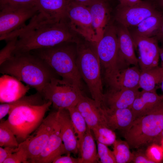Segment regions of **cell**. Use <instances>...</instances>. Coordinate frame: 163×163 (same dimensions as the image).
I'll list each match as a JSON object with an SVG mask.
<instances>
[{
	"instance_id": "cell-1",
	"label": "cell",
	"mask_w": 163,
	"mask_h": 163,
	"mask_svg": "<svg viewBox=\"0 0 163 163\" xmlns=\"http://www.w3.org/2000/svg\"><path fill=\"white\" fill-rule=\"evenodd\" d=\"M17 37L13 55L69 42L77 43L82 37L70 27L68 20L54 22L44 18L38 13L27 25L5 37L8 40Z\"/></svg>"
},
{
	"instance_id": "cell-2",
	"label": "cell",
	"mask_w": 163,
	"mask_h": 163,
	"mask_svg": "<svg viewBox=\"0 0 163 163\" xmlns=\"http://www.w3.org/2000/svg\"><path fill=\"white\" fill-rule=\"evenodd\" d=\"M0 72L15 77L40 94L57 75L43 59L30 52L14 55L0 65Z\"/></svg>"
},
{
	"instance_id": "cell-3",
	"label": "cell",
	"mask_w": 163,
	"mask_h": 163,
	"mask_svg": "<svg viewBox=\"0 0 163 163\" xmlns=\"http://www.w3.org/2000/svg\"><path fill=\"white\" fill-rule=\"evenodd\" d=\"M97 42L82 37L76 43V63L82 79L87 84L92 99L101 107L104 95L101 75V62L97 51Z\"/></svg>"
},
{
	"instance_id": "cell-4",
	"label": "cell",
	"mask_w": 163,
	"mask_h": 163,
	"mask_svg": "<svg viewBox=\"0 0 163 163\" xmlns=\"http://www.w3.org/2000/svg\"><path fill=\"white\" fill-rule=\"evenodd\" d=\"M63 42L55 46L31 51L45 61L62 78L70 81L82 88V78L76 63V45Z\"/></svg>"
},
{
	"instance_id": "cell-5",
	"label": "cell",
	"mask_w": 163,
	"mask_h": 163,
	"mask_svg": "<svg viewBox=\"0 0 163 163\" xmlns=\"http://www.w3.org/2000/svg\"><path fill=\"white\" fill-rule=\"evenodd\" d=\"M52 103L41 104H26L11 109L4 123L15 136L19 143L25 140L41 124Z\"/></svg>"
},
{
	"instance_id": "cell-6",
	"label": "cell",
	"mask_w": 163,
	"mask_h": 163,
	"mask_svg": "<svg viewBox=\"0 0 163 163\" xmlns=\"http://www.w3.org/2000/svg\"><path fill=\"white\" fill-rule=\"evenodd\" d=\"M163 130V100L149 113L134 120L125 132L130 147L138 148L151 142Z\"/></svg>"
},
{
	"instance_id": "cell-7",
	"label": "cell",
	"mask_w": 163,
	"mask_h": 163,
	"mask_svg": "<svg viewBox=\"0 0 163 163\" xmlns=\"http://www.w3.org/2000/svg\"><path fill=\"white\" fill-rule=\"evenodd\" d=\"M81 89L73 82L54 78L43 88L41 94L50 101L54 108L67 109L76 106L82 95Z\"/></svg>"
},
{
	"instance_id": "cell-8",
	"label": "cell",
	"mask_w": 163,
	"mask_h": 163,
	"mask_svg": "<svg viewBox=\"0 0 163 163\" xmlns=\"http://www.w3.org/2000/svg\"><path fill=\"white\" fill-rule=\"evenodd\" d=\"M97 49L101 64L104 67L106 82L121 69L117 34L115 24L111 22L106 28L97 43Z\"/></svg>"
},
{
	"instance_id": "cell-9",
	"label": "cell",
	"mask_w": 163,
	"mask_h": 163,
	"mask_svg": "<svg viewBox=\"0 0 163 163\" xmlns=\"http://www.w3.org/2000/svg\"><path fill=\"white\" fill-rule=\"evenodd\" d=\"M57 112H50L39 126L18 147L25 154L29 163L36 158L46 146L56 120Z\"/></svg>"
},
{
	"instance_id": "cell-10",
	"label": "cell",
	"mask_w": 163,
	"mask_h": 163,
	"mask_svg": "<svg viewBox=\"0 0 163 163\" xmlns=\"http://www.w3.org/2000/svg\"><path fill=\"white\" fill-rule=\"evenodd\" d=\"M38 12L36 5L0 8V39L24 27L26 21Z\"/></svg>"
},
{
	"instance_id": "cell-11",
	"label": "cell",
	"mask_w": 163,
	"mask_h": 163,
	"mask_svg": "<svg viewBox=\"0 0 163 163\" xmlns=\"http://www.w3.org/2000/svg\"><path fill=\"white\" fill-rule=\"evenodd\" d=\"M66 16L70 27L75 33L86 40L97 43L87 6L69 0Z\"/></svg>"
},
{
	"instance_id": "cell-12",
	"label": "cell",
	"mask_w": 163,
	"mask_h": 163,
	"mask_svg": "<svg viewBox=\"0 0 163 163\" xmlns=\"http://www.w3.org/2000/svg\"><path fill=\"white\" fill-rule=\"evenodd\" d=\"M158 11L152 0H142L133 5L117 6L115 19L117 23L129 28L135 27Z\"/></svg>"
},
{
	"instance_id": "cell-13",
	"label": "cell",
	"mask_w": 163,
	"mask_h": 163,
	"mask_svg": "<svg viewBox=\"0 0 163 163\" xmlns=\"http://www.w3.org/2000/svg\"><path fill=\"white\" fill-rule=\"evenodd\" d=\"M130 32L133 40L135 47L138 50L139 64L141 72L158 66L160 48L156 38L154 37L142 36Z\"/></svg>"
},
{
	"instance_id": "cell-14",
	"label": "cell",
	"mask_w": 163,
	"mask_h": 163,
	"mask_svg": "<svg viewBox=\"0 0 163 163\" xmlns=\"http://www.w3.org/2000/svg\"><path fill=\"white\" fill-rule=\"evenodd\" d=\"M87 6L91 16L92 26L98 42L111 22L110 7L108 0H94Z\"/></svg>"
},
{
	"instance_id": "cell-15",
	"label": "cell",
	"mask_w": 163,
	"mask_h": 163,
	"mask_svg": "<svg viewBox=\"0 0 163 163\" xmlns=\"http://www.w3.org/2000/svg\"><path fill=\"white\" fill-rule=\"evenodd\" d=\"M140 92L138 88L110 89L104 94L101 107L112 109L130 108Z\"/></svg>"
},
{
	"instance_id": "cell-16",
	"label": "cell",
	"mask_w": 163,
	"mask_h": 163,
	"mask_svg": "<svg viewBox=\"0 0 163 163\" xmlns=\"http://www.w3.org/2000/svg\"><path fill=\"white\" fill-rule=\"evenodd\" d=\"M56 120L66 150L68 153L77 154L79 152L78 139L68 110H57Z\"/></svg>"
},
{
	"instance_id": "cell-17",
	"label": "cell",
	"mask_w": 163,
	"mask_h": 163,
	"mask_svg": "<svg viewBox=\"0 0 163 163\" xmlns=\"http://www.w3.org/2000/svg\"><path fill=\"white\" fill-rule=\"evenodd\" d=\"M68 153L61 138L59 126L56 120L53 130L44 148L38 156L31 163H52L56 157Z\"/></svg>"
},
{
	"instance_id": "cell-18",
	"label": "cell",
	"mask_w": 163,
	"mask_h": 163,
	"mask_svg": "<svg viewBox=\"0 0 163 163\" xmlns=\"http://www.w3.org/2000/svg\"><path fill=\"white\" fill-rule=\"evenodd\" d=\"M15 77L3 74L0 78V102L9 103L25 95L30 88Z\"/></svg>"
},
{
	"instance_id": "cell-19",
	"label": "cell",
	"mask_w": 163,
	"mask_h": 163,
	"mask_svg": "<svg viewBox=\"0 0 163 163\" xmlns=\"http://www.w3.org/2000/svg\"><path fill=\"white\" fill-rule=\"evenodd\" d=\"M101 108L106 126L113 131L126 130L135 119L130 108L112 109L101 107Z\"/></svg>"
},
{
	"instance_id": "cell-20",
	"label": "cell",
	"mask_w": 163,
	"mask_h": 163,
	"mask_svg": "<svg viewBox=\"0 0 163 163\" xmlns=\"http://www.w3.org/2000/svg\"><path fill=\"white\" fill-rule=\"evenodd\" d=\"M115 25L120 60L126 64L137 66L139 59L135 54L134 42L129 30L127 27L118 23Z\"/></svg>"
},
{
	"instance_id": "cell-21",
	"label": "cell",
	"mask_w": 163,
	"mask_h": 163,
	"mask_svg": "<svg viewBox=\"0 0 163 163\" xmlns=\"http://www.w3.org/2000/svg\"><path fill=\"white\" fill-rule=\"evenodd\" d=\"M69 0H37L38 13L44 18L58 22L66 20V10Z\"/></svg>"
},
{
	"instance_id": "cell-22",
	"label": "cell",
	"mask_w": 163,
	"mask_h": 163,
	"mask_svg": "<svg viewBox=\"0 0 163 163\" xmlns=\"http://www.w3.org/2000/svg\"><path fill=\"white\" fill-rule=\"evenodd\" d=\"M76 107L85 119L87 126L91 129L100 125L106 126L101 107L98 106L93 99L82 95Z\"/></svg>"
},
{
	"instance_id": "cell-23",
	"label": "cell",
	"mask_w": 163,
	"mask_h": 163,
	"mask_svg": "<svg viewBox=\"0 0 163 163\" xmlns=\"http://www.w3.org/2000/svg\"><path fill=\"white\" fill-rule=\"evenodd\" d=\"M141 71L137 66L120 69L107 82L110 89L138 88Z\"/></svg>"
},
{
	"instance_id": "cell-24",
	"label": "cell",
	"mask_w": 163,
	"mask_h": 163,
	"mask_svg": "<svg viewBox=\"0 0 163 163\" xmlns=\"http://www.w3.org/2000/svg\"><path fill=\"white\" fill-rule=\"evenodd\" d=\"M163 100V95L156 91L142 90L134 100L130 108L135 119L149 113Z\"/></svg>"
},
{
	"instance_id": "cell-25",
	"label": "cell",
	"mask_w": 163,
	"mask_h": 163,
	"mask_svg": "<svg viewBox=\"0 0 163 163\" xmlns=\"http://www.w3.org/2000/svg\"><path fill=\"white\" fill-rule=\"evenodd\" d=\"M91 131L87 126L79 152L81 155L78 158L79 163H99L97 149Z\"/></svg>"
},
{
	"instance_id": "cell-26",
	"label": "cell",
	"mask_w": 163,
	"mask_h": 163,
	"mask_svg": "<svg viewBox=\"0 0 163 163\" xmlns=\"http://www.w3.org/2000/svg\"><path fill=\"white\" fill-rule=\"evenodd\" d=\"M163 14L158 11L146 18L132 30L133 33L142 36L152 37L155 36L160 27Z\"/></svg>"
},
{
	"instance_id": "cell-27",
	"label": "cell",
	"mask_w": 163,
	"mask_h": 163,
	"mask_svg": "<svg viewBox=\"0 0 163 163\" xmlns=\"http://www.w3.org/2000/svg\"><path fill=\"white\" fill-rule=\"evenodd\" d=\"M163 80V67L158 66L150 69L141 72L139 88L142 90L156 91L155 87Z\"/></svg>"
},
{
	"instance_id": "cell-28",
	"label": "cell",
	"mask_w": 163,
	"mask_h": 163,
	"mask_svg": "<svg viewBox=\"0 0 163 163\" xmlns=\"http://www.w3.org/2000/svg\"><path fill=\"white\" fill-rule=\"evenodd\" d=\"M47 101L42 95L37 92L36 93L29 96L23 97L18 100L9 103H1L0 105V120L2 119L14 107L21 104H41Z\"/></svg>"
},
{
	"instance_id": "cell-29",
	"label": "cell",
	"mask_w": 163,
	"mask_h": 163,
	"mask_svg": "<svg viewBox=\"0 0 163 163\" xmlns=\"http://www.w3.org/2000/svg\"><path fill=\"white\" fill-rule=\"evenodd\" d=\"M74 127L78 141L79 152L87 129L86 123L76 106L67 109Z\"/></svg>"
},
{
	"instance_id": "cell-30",
	"label": "cell",
	"mask_w": 163,
	"mask_h": 163,
	"mask_svg": "<svg viewBox=\"0 0 163 163\" xmlns=\"http://www.w3.org/2000/svg\"><path fill=\"white\" fill-rule=\"evenodd\" d=\"M113 145V152L117 163H126L132 161L133 154L130 152V146L126 141L116 139Z\"/></svg>"
},
{
	"instance_id": "cell-31",
	"label": "cell",
	"mask_w": 163,
	"mask_h": 163,
	"mask_svg": "<svg viewBox=\"0 0 163 163\" xmlns=\"http://www.w3.org/2000/svg\"><path fill=\"white\" fill-rule=\"evenodd\" d=\"M91 129L96 141L107 145H113L116 140L114 131L104 125H100Z\"/></svg>"
},
{
	"instance_id": "cell-32",
	"label": "cell",
	"mask_w": 163,
	"mask_h": 163,
	"mask_svg": "<svg viewBox=\"0 0 163 163\" xmlns=\"http://www.w3.org/2000/svg\"><path fill=\"white\" fill-rule=\"evenodd\" d=\"M17 139L13 132L4 123H0V146L2 147L18 148L19 145Z\"/></svg>"
},
{
	"instance_id": "cell-33",
	"label": "cell",
	"mask_w": 163,
	"mask_h": 163,
	"mask_svg": "<svg viewBox=\"0 0 163 163\" xmlns=\"http://www.w3.org/2000/svg\"><path fill=\"white\" fill-rule=\"evenodd\" d=\"M99 163H117L113 151L107 145L96 141Z\"/></svg>"
},
{
	"instance_id": "cell-34",
	"label": "cell",
	"mask_w": 163,
	"mask_h": 163,
	"mask_svg": "<svg viewBox=\"0 0 163 163\" xmlns=\"http://www.w3.org/2000/svg\"><path fill=\"white\" fill-rule=\"evenodd\" d=\"M18 37H14L7 41V44L0 51V65L11 58L13 55Z\"/></svg>"
},
{
	"instance_id": "cell-35",
	"label": "cell",
	"mask_w": 163,
	"mask_h": 163,
	"mask_svg": "<svg viewBox=\"0 0 163 163\" xmlns=\"http://www.w3.org/2000/svg\"><path fill=\"white\" fill-rule=\"evenodd\" d=\"M145 152L148 157L154 163H159L163 160V149L156 143L149 146Z\"/></svg>"
},
{
	"instance_id": "cell-36",
	"label": "cell",
	"mask_w": 163,
	"mask_h": 163,
	"mask_svg": "<svg viewBox=\"0 0 163 163\" xmlns=\"http://www.w3.org/2000/svg\"><path fill=\"white\" fill-rule=\"evenodd\" d=\"M37 0H0V8L7 6H26L36 5Z\"/></svg>"
},
{
	"instance_id": "cell-37",
	"label": "cell",
	"mask_w": 163,
	"mask_h": 163,
	"mask_svg": "<svg viewBox=\"0 0 163 163\" xmlns=\"http://www.w3.org/2000/svg\"><path fill=\"white\" fill-rule=\"evenodd\" d=\"M18 148V150L11 155L3 163H29L25 154L22 150Z\"/></svg>"
},
{
	"instance_id": "cell-38",
	"label": "cell",
	"mask_w": 163,
	"mask_h": 163,
	"mask_svg": "<svg viewBox=\"0 0 163 163\" xmlns=\"http://www.w3.org/2000/svg\"><path fill=\"white\" fill-rule=\"evenodd\" d=\"M133 158L132 160L135 163H154L147 155L146 152L142 150H138L133 152Z\"/></svg>"
},
{
	"instance_id": "cell-39",
	"label": "cell",
	"mask_w": 163,
	"mask_h": 163,
	"mask_svg": "<svg viewBox=\"0 0 163 163\" xmlns=\"http://www.w3.org/2000/svg\"><path fill=\"white\" fill-rule=\"evenodd\" d=\"M53 163H79V159L74 158L71 155V153H68L64 156L60 155L55 158Z\"/></svg>"
},
{
	"instance_id": "cell-40",
	"label": "cell",
	"mask_w": 163,
	"mask_h": 163,
	"mask_svg": "<svg viewBox=\"0 0 163 163\" xmlns=\"http://www.w3.org/2000/svg\"><path fill=\"white\" fill-rule=\"evenodd\" d=\"M18 148L9 147H0V163H3L4 161L13 153L17 152Z\"/></svg>"
},
{
	"instance_id": "cell-41",
	"label": "cell",
	"mask_w": 163,
	"mask_h": 163,
	"mask_svg": "<svg viewBox=\"0 0 163 163\" xmlns=\"http://www.w3.org/2000/svg\"><path fill=\"white\" fill-rule=\"evenodd\" d=\"M154 37L158 41L159 40L163 43V15L160 27Z\"/></svg>"
},
{
	"instance_id": "cell-42",
	"label": "cell",
	"mask_w": 163,
	"mask_h": 163,
	"mask_svg": "<svg viewBox=\"0 0 163 163\" xmlns=\"http://www.w3.org/2000/svg\"><path fill=\"white\" fill-rule=\"evenodd\" d=\"M120 5L123 6H129L135 5L142 0H118Z\"/></svg>"
},
{
	"instance_id": "cell-43",
	"label": "cell",
	"mask_w": 163,
	"mask_h": 163,
	"mask_svg": "<svg viewBox=\"0 0 163 163\" xmlns=\"http://www.w3.org/2000/svg\"><path fill=\"white\" fill-rule=\"evenodd\" d=\"M71 1L82 5L86 6H88L94 0H69Z\"/></svg>"
},
{
	"instance_id": "cell-44",
	"label": "cell",
	"mask_w": 163,
	"mask_h": 163,
	"mask_svg": "<svg viewBox=\"0 0 163 163\" xmlns=\"http://www.w3.org/2000/svg\"><path fill=\"white\" fill-rule=\"evenodd\" d=\"M163 139V130L161 133L158 137L156 138L153 141V142L154 143H157L161 142V140Z\"/></svg>"
},
{
	"instance_id": "cell-45",
	"label": "cell",
	"mask_w": 163,
	"mask_h": 163,
	"mask_svg": "<svg viewBox=\"0 0 163 163\" xmlns=\"http://www.w3.org/2000/svg\"><path fill=\"white\" fill-rule=\"evenodd\" d=\"M159 55L161 60V66L163 67V48H160Z\"/></svg>"
},
{
	"instance_id": "cell-46",
	"label": "cell",
	"mask_w": 163,
	"mask_h": 163,
	"mask_svg": "<svg viewBox=\"0 0 163 163\" xmlns=\"http://www.w3.org/2000/svg\"><path fill=\"white\" fill-rule=\"evenodd\" d=\"M158 5L163 9V0H156Z\"/></svg>"
},
{
	"instance_id": "cell-47",
	"label": "cell",
	"mask_w": 163,
	"mask_h": 163,
	"mask_svg": "<svg viewBox=\"0 0 163 163\" xmlns=\"http://www.w3.org/2000/svg\"><path fill=\"white\" fill-rule=\"evenodd\" d=\"M161 90L163 93V80L161 83Z\"/></svg>"
},
{
	"instance_id": "cell-48",
	"label": "cell",
	"mask_w": 163,
	"mask_h": 163,
	"mask_svg": "<svg viewBox=\"0 0 163 163\" xmlns=\"http://www.w3.org/2000/svg\"><path fill=\"white\" fill-rule=\"evenodd\" d=\"M162 143V148H163V139L161 140V141Z\"/></svg>"
}]
</instances>
